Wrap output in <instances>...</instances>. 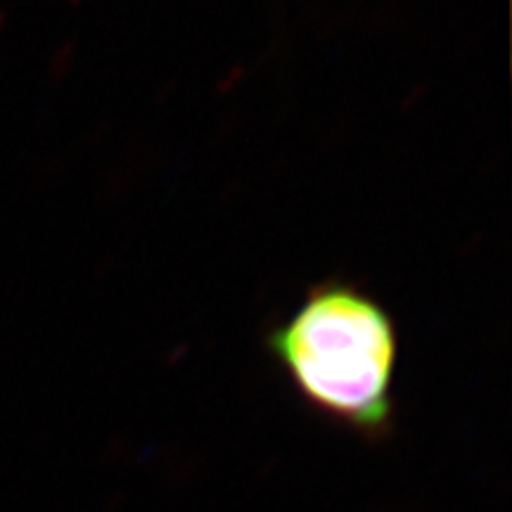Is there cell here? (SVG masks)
Masks as SVG:
<instances>
[{
    "instance_id": "obj_1",
    "label": "cell",
    "mask_w": 512,
    "mask_h": 512,
    "mask_svg": "<svg viewBox=\"0 0 512 512\" xmlns=\"http://www.w3.org/2000/svg\"><path fill=\"white\" fill-rule=\"evenodd\" d=\"M266 354L318 418L356 437L394 432L399 328L380 299L351 280L313 285L266 332Z\"/></svg>"
}]
</instances>
